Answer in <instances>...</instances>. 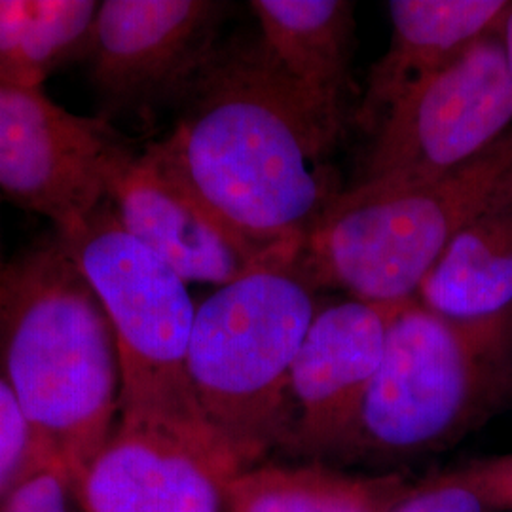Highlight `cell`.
Masks as SVG:
<instances>
[{
    "instance_id": "ac0fdd59",
    "label": "cell",
    "mask_w": 512,
    "mask_h": 512,
    "mask_svg": "<svg viewBox=\"0 0 512 512\" xmlns=\"http://www.w3.org/2000/svg\"><path fill=\"white\" fill-rule=\"evenodd\" d=\"M52 465L40 450L18 401L0 372V501L23 480Z\"/></svg>"
},
{
    "instance_id": "ffe728a7",
    "label": "cell",
    "mask_w": 512,
    "mask_h": 512,
    "mask_svg": "<svg viewBox=\"0 0 512 512\" xmlns=\"http://www.w3.org/2000/svg\"><path fill=\"white\" fill-rule=\"evenodd\" d=\"M0 512H82L71 478L48 465L0 501Z\"/></svg>"
},
{
    "instance_id": "44dd1931",
    "label": "cell",
    "mask_w": 512,
    "mask_h": 512,
    "mask_svg": "<svg viewBox=\"0 0 512 512\" xmlns=\"http://www.w3.org/2000/svg\"><path fill=\"white\" fill-rule=\"evenodd\" d=\"M499 512L512 511V452L503 456L480 458L459 467Z\"/></svg>"
},
{
    "instance_id": "52a82bcc",
    "label": "cell",
    "mask_w": 512,
    "mask_h": 512,
    "mask_svg": "<svg viewBox=\"0 0 512 512\" xmlns=\"http://www.w3.org/2000/svg\"><path fill=\"white\" fill-rule=\"evenodd\" d=\"M511 129L512 73L497 33L469 46L387 114L357 184L437 177Z\"/></svg>"
},
{
    "instance_id": "5b68a950",
    "label": "cell",
    "mask_w": 512,
    "mask_h": 512,
    "mask_svg": "<svg viewBox=\"0 0 512 512\" xmlns=\"http://www.w3.org/2000/svg\"><path fill=\"white\" fill-rule=\"evenodd\" d=\"M294 270L260 268L196 308L188 378L203 420L245 471L279 450L294 359L315 317Z\"/></svg>"
},
{
    "instance_id": "277c9868",
    "label": "cell",
    "mask_w": 512,
    "mask_h": 512,
    "mask_svg": "<svg viewBox=\"0 0 512 512\" xmlns=\"http://www.w3.org/2000/svg\"><path fill=\"white\" fill-rule=\"evenodd\" d=\"M512 399V319L461 323L408 300L340 461L397 465L442 452Z\"/></svg>"
},
{
    "instance_id": "8992f818",
    "label": "cell",
    "mask_w": 512,
    "mask_h": 512,
    "mask_svg": "<svg viewBox=\"0 0 512 512\" xmlns=\"http://www.w3.org/2000/svg\"><path fill=\"white\" fill-rule=\"evenodd\" d=\"M59 239L109 315L122 370L120 416L205 423L188 378L196 308L183 277L124 230L107 200Z\"/></svg>"
},
{
    "instance_id": "30bf717a",
    "label": "cell",
    "mask_w": 512,
    "mask_h": 512,
    "mask_svg": "<svg viewBox=\"0 0 512 512\" xmlns=\"http://www.w3.org/2000/svg\"><path fill=\"white\" fill-rule=\"evenodd\" d=\"M238 473L207 423L120 416L73 486L82 512H224Z\"/></svg>"
},
{
    "instance_id": "7c38bea8",
    "label": "cell",
    "mask_w": 512,
    "mask_h": 512,
    "mask_svg": "<svg viewBox=\"0 0 512 512\" xmlns=\"http://www.w3.org/2000/svg\"><path fill=\"white\" fill-rule=\"evenodd\" d=\"M107 202L124 230L186 283L224 287L249 272L275 268L234 234L150 147L133 154L114 173Z\"/></svg>"
},
{
    "instance_id": "e0dca14e",
    "label": "cell",
    "mask_w": 512,
    "mask_h": 512,
    "mask_svg": "<svg viewBox=\"0 0 512 512\" xmlns=\"http://www.w3.org/2000/svg\"><path fill=\"white\" fill-rule=\"evenodd\" d=\"M99 4L0 0V76L42 88L55 71L84 59Z\"/></svg>"
},
{
    "instance_id": "4fadbf2b",
    "label": "cell",
    "mask_w": 512,
    "mask_h": 512,
    "mask_svg": "<svg viewBox=\"0 0 512 512\" xmlns=\"http://www.w3.org/2000/svg\"><path fill=\"white\" fill-rule=\"evenodd\" d=\"M391 40L370 69L355 120L370 137L387 114L427 78L480 38L497 35L511 0H391Z\"/></svg>"
},
{
    "instance_id": "8fae6325",
    "label": "cell",
    "mask_w": 512,
    "mask_h": 512,
    "mask_svg": "<svg viewBox=\"0 0 512 512\" xmlns=\"http://www.w3.org/2000/svg\"><path fill=\"white\" fill-rule=\"evenodd\" d=\"M406 302L353 298L315 313L291 368L279 450L319 463L340 461L382 363L389 327Z\"/></svg>"
},
{
    "instance_id": "ba28073f",
    "label": "cell",
    "mask_w": 512,
    "mask_h": 512,
    "mask_svg": "<svg viewBox=\"0 0 512 512\" xmlns=\"http://www.w3.org/2000/svg\"><path fill=\"white\" fill-rule=\"evenodd\" d=\"M131 156L109 120L76 116L42 88L0 76V190L59 236L86 224Z\"/></svg>"
},
{
    "instance_id": "9a60e30c",
    "label": "cell",
    "mask_w": 512,
    "mask_h": 512,
    "mask_svg": "<svg viewBox=\"0 0 512 512\" xmlns=\"http://www.w3.org/2000/svg\"><path fill=\"white\" fill-rule=\"evenodd\" d=\"M416 482L403 469L348 473L329 463H258L226 486L224 512H391Z\"/></svg>"
},
{
    "instance_id": "6da1fadb",
    "label": "cell",
    "mask_w": 512,
    "mask_h": 512,
    "mask_svg": "<svg viewBox=\"0 0 512 512\" xmlns=\"http://www.w3.org/2000/svg\"><path fill=\"white\" fill-rule=\"evenodd\" d=\"M181 101L175 128L150 148L234 234L294 270L342 194L329 156L344 124L300 92L260 40L219 46Z\"/></svg>"
},
{
    "instance_id": "7402d4cb",
    "label": "cell",
    "mask_w": 512,
    "mask_h": 512,
    "mask_svg": "<svg viewBox=\"0 0 512 512\" xmlns=\"http://www.w3.org/2000/svg\"><path fill=\"white\" fill-rule=\"evenodd\" d=\"M501 40H503V46H505V54H507V61H509V67H511L512 73V10L511 14L505 19L503 23V29H501Z\"/></svg>"
},
{
    "instance_id": "d6986e66",
    "label": "cell",
    "mask_w": 512,
    "mask_h": 512,
    "mask_svg": "<svg viewBox=\"0 0 512 512\" xmlns=\"http://www.w3.org/2000/svg\"><path fill=\"white\" fill-rule=\"evenodd\" d=\"M391 512H499L458 469L416 482Z\"/></svg>"
},
{
    "instance_id": "3957f363",
    "label": "cell",
    "mask_w": 512,
    "mask_h": 512,
    "mask_svg": "<svg viewBox=\"0 0 512 512\" xmlns=\"http://www.w3.org/2000/svg\"><path fill=\"white\" fill-rule=\"evenodd\" d=\"M511 202L512 129L471 162L437 177L342 190L311 230L294 274L311 289L406 302L463 228Z\"/></svg>"
},
{
    "instance_id": "2e32d148",
    "label": "cell",
    "mask_w": 512,
    "mask_h": 512,
    "mask_svg": "<svg viewBox=\"0 0 512 512\" xmlns=\"http://www.w3.org/2000/svg\"><path fill=\"white\" fill-rule=\"evenodd\" d=\"M416 300L461 323L512 319V202L484 213L450 241Z\"/></svg>"
},
{
    "instance_id": "9c48e42d",
    "label": "cell",
    "mask_w": 512,
    "mask_h": 512,
    "mask_svg": "<svg viewBox=\"0 0 512 512\" xmlns=\"http://www.w3.org/2000/svg\"><path fill=\"white\" fill-rule=\"evenodd\" d=\"M226 2L107 0L84 61L105 120L183 97L219 50Z\"/></svg>"
},
{
    "instance_id": "603a6c76",
    "label": "cell",
    "mask_w": 512,
    "mask_h": 512,
    "mask_svg": "<svg viewBox=\"0 0 512 512\" xmlns=\"http://www.w3.org/2000/svg\"><path fill=\"white\" fill-rule=\"evenodd\" d=\"M2 270H4V262H2V258H0V274H2Z\"/></svg>"
},
{
    "instance_id": "7a4b0ae2",
    "label": "cell",
    "mask_w": 512,
    "mask_h": 512,
    "mask_svg": "<svg viewBox=\"0 0 512 512\" xmlns=\"http://www.w3.org/2000/svg\"><path fill=\"white\" fill-rule=\"evenodd\" d=\"M0 372L74 484L118 425L122 370L109 315L57 234L4 264Z\"/></svg>"
},
{
    "instance_id": "5bb4252c",
    "label": "cell",
    "mask_w": 512,
    "mask_h": 512,
    "mask_svg": "<svg viewBox=\"0 0 512 512\" xmlns=\"http://www.w3.org/2000/svg\"><path fill=\"white\" fill-rule=\"evenodd\" d=\"M260 44L279 71L344 124L355 4L348 0H253Z\"/></svg>"
}]
</instances>
